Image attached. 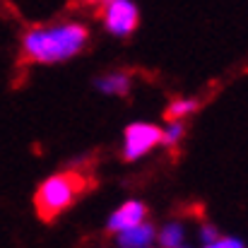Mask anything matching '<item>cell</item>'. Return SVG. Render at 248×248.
Instances as JSON below:
<instances>
[{
	"label": "cell",
	"instance_id": "obj_2",
	"mask_svg": "<svg viewBox=\"0 0 248 248\" xmlns=\"http://www.w3.org/2000/svg\"><path fill=\"white\" fill-rule=\"evenodd\" d=\"M84 188H87V178L75 173V171L48 176L36 188V195H34V205H36L39 217L46 219V222L56 219L63 210H68L80 198V193H84Z\"/></svg>",
	"mask_w": 248,
	"mask_h": 248
},
{
	"label": "cell",
	"instance_id": "obj_4",
	"mask_svg": "<svg viewBox=\"0 0 248 248\" xmlns=\"http://www.w3.org/2000/svg\"><path fill=\"white\" fill-rule=\"evenodd\" d=\"M104 29L116 39H128L140 24V10L133 0H104Z\"/></svg>",
	"mask_w": 248,
	"mask_h": 248
},
{
	"label": "cell",
	"instance_id": "obj_9",
	"mask_svg": "<svg viewBox=\"0 0 248 248\" xmlns=\"http://www.w3.org/2000/svg\"><path fill=\"white\" fill-rule=\"evenodd\" d=\"M183 135H186V123L181 118H169V123L162 128V145L176 147V145H181Z\"/></svg>",
	"mask_w": 248,
	"mask_h": 248
},
{
	"label": "cell",
	"instance_id": "obj_11",
	"mask_svg": "<svg viewBox=\"0 0 248 248\" xmlns=\"http://www.w3.org/2000/svg\"><path fill=\"white\" fill-rule=\"evenodd\" d=\"M219 234H222V232H219L215 224L205 222V224H200V229H198V241H200V246L212 248L215 246V241L219 239Z\"/></svg>",
	"mask_w": 248,
	"mask_h": 248
},
{
	"label": "cell",
	"instance_id": "obj_13",
	"mask_svg": "<svg viewBox=\"0 0 248 248\" xmlns=\"http://www.w3.org/2000/svg\"><path fill=\"white\" fill-rule=\"evenodd\" d=\"M87 2H92V5H101L104 0H87Z\"/></svg>",
	"mask_w": 248,
	"mask_h": 248
},
{
	"label": "cell",
	"instance_id": "obj_10",
	"mask_svg": "<svg viewBox=\"0 0 248 248\" xmlns=\"http://www.w3.org/2000/svg\"><path fill=\"white\" fill-rule=\"evenodd\" d=\"M198 106H200L198 99H176V101L169 104L166 116H169V118H181V121H186L188 116H193V113L198 111Z\"/></svg>",
	"mask_w": 248,
	"mask_h": 248
},
{
	"label": "cell",
	"instance_id": "obj_12",
	"mask_svg": "<svg viewBox=\"0 0 248 248\" xmlns=\"http://www.w3.org/2000/svg\"><path fill=\"white\" fill-rule=\"evenodd\" d=\"M244 239H239V236H232V234H219V239L215 241V246L212 248H244Z\"/></svg>",
	"mask_w": 248,
	"mask_h": 248
},
{
	"label": "cell",
	"instance_id": "obj_6",
	"mask_svg": "<svg viewBox=\"0 0 248 248\" xmlns=\"http://www.w3.org/2000/svg\"><path fill=\"white\" fill-rule=\"evenodd\" d=\"M142 219H147V207H145V202H140V200H125L123 205H118V207L108 215V219H106V232H108V234H116V232H121V229H125V227H133V224L142 222Z\"/></svg>",
	"mask_w": 248,
	"mask_h": 248
},
{
	"label": "cell",
	"instance_id": "obj_1",
	"mask_svg": "<svg viewBox=\"0 0 248 248\" xmlns=\"http://www.w3.org/2000/svg\"><path fill=\"white\" fill-rule=\"evenodd\" d=\"M89 44V29L82 22L63 19L39 24L22 34V58L31 65H61L78 58Z\"/></svg>",
	"mask_w": 248,
	"mask_h": 248
},
{
	"label": "cell",
	"instance_id": "obj_8",
	"mask_svg": "<svg viewBox=\"0 0 248 248\" xmlns=\"http://www.w3.org/2000/svg\"><path fill=\"white\" fill-rule=\"evenodd\" d=\"M188 229L181 219H171L162 224V229H157V244L164 248H181L188 244Z\"/></svg>",
	"mask_w": 248,
	"mask_h": 248
},
{
	"label": "cell",
	"instance_id": "obj_3",
	"mask_svg": "<svg viewBox=\"0 0 248 248\" xmlns=\"http://www.w3.org/2000/svg\"><path fill=\"white\" fill-rule=\"evenodd\" d=\"M157 145H162V128L155 123H130L123 130V147H121V157L125 162H135L142 159L145 155H150Z\"/></svg>",
	"mask_w": 248,
	"mask_h": 248
},
{
	"label": "cell",
	"instance_id": "obj_5",
	"mask_svg": "<svg viewBox=\"0 0 248 248\" xmlns=\"http://www.w3.org/2000/svg\"><path fill=\"white\" fill-rule=\"evenodd\" d=\"M113 236H116V246L121 248H150L157 244V227L152 222L142 219L133 227L116 232Z\"/></svg>",
	"mask_w": 248,
	"mask_h": 248
},
{
	"label": "cell",
	"instance_id": "obj_7",
	"mask_svg": "<svg viewBox=\"0 0 248 248\" xmlns=\"http://www.w3.org/2000/svg\"><path fill=\"white\" fill-rule=\"evenodd\" d=\"M130 84L133 78L123 70H111V73H104L94 80V89L104 96H125L130 92Z\"/></svg>",
	"mask_w": 248,
	"mask_h": 248
}]
</instances>
